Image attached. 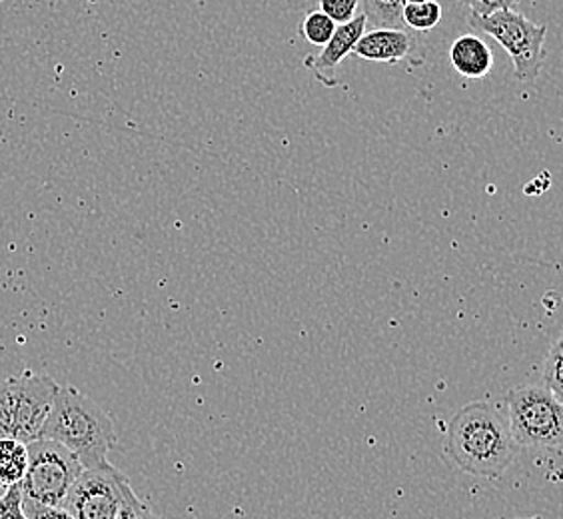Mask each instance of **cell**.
<instances>
[{
	"instance_id": "6da1fadb",
	"label": "cell",
	"mask_w": 563,
	"mask_h": 519,
	"mask_svg": "<svg viewBox=\"0 0 563 519\" xmlns=\"http://www.w3.org/2000/svg\"><path fill=\"white\" fill-rule=\"evenodd\" d=\"M520 450L509 423L489 401H472L455 411L445 430V457L467 476L499 479Z\"/></svg>"
},
{
	"instance_id": "7a4b0ae2",
	"label": "cell",
	"mask_w": 563,
	"mask_h": 519,
	"mask_svg": "<svg viewBox=\"0 0 563 519\" xmlns=\"http://www.w3.org/2000/svg\"><path fill=\"white\" fill-rule=\"evenodd\" d=\"M41 438L66 445L87 470L110 464V450L119 440L109 413L73 386L58 388Z\"/></svg>"
},
{
	"instance_id": "3957f363",
	"label": "cell",
	"mask_w": 563,
	"mask_h": 519,
	"mask_svg": "<svg viewBox=\"0 0 563 519\" xmlns=\"http://www.w3.org/2000/svg\"><path fill=\"white\" fill-rule=\"evenodd\" d=\"M472 31L492 36L514 63V76L520 82H536L545 60V24H536L518 11H498L488 16H467Z\"/></svg>"
},
{
	"instance_id": "277c9868",
	"label": "cell",
	"mask_w": 563,
	"mask_h": 519,
	"mask_svg": "<svg viewBox=\"0 0 563 519\" xmlns=\"http://www.w3.org/2000/svg\"><path fill=\"white\" fill-rule=\"evenodd\" d=\"M509 430L520 448H562L563 401L545 386L509 389Z\"/></svg>"
},
{
	"instance_id": "5b68a950",
	"label": "cell",
	"mask_w": 563,
	"mask_h": 519,
	"mask_svg": "<svg viewBox=\"0 0 563 519\" xmlns=\"http://www.w3.org/2000/svg\"><path fill=\"white\" fill-rule=\"evenodd\" d=\"M82 472L85 465L66 445L38 438L29 444V467L22 479V494L43 506L63 508L70 487Z\"/></svg>"
},
{
	"instance_id": "8992f818",
	"label": "cell",
	"mask_w": 563,
	"mask_h": 519,
	"mask_svg": "<svg viewBox=\"0 0 563 519\" xmlns=\"http://www.w3.org/2000/svg\"><path fill=\"white\" fill-rule=\"evenodd\" d=\"M132 486L114 465L92 467L78 476L63 509L75 519H117Z\"/></svg>"
},
{
	"instance_id": "52a82bcc",
	"label": "cell",
	"mask_w": 563,
	"mask_h": 519,
	"mask_svg": "<svg viewBox=\"0 0 563 519\" xmlns=\"http://www.w3.org/2000/svg\"><path fill=\"white\" fill-rule=\"evenodd\" d=\"M352 55L384 65H400L408 63L422 66L426 63L422 38L420 33L410 29H372L362 34Z\"/></svg>"
},
{
	"instance_id": "ba28073f",
	"label": "cell",
	"mask_w": 563,
	"mask_h": 519,
	"mask_svg": "<svg viewBox=\"0 0 563 519\" xmlns=\"http://www.w3.org/2000/svg\"><path fill=\"white\" fill-rule=\"evenodd\" d=\"M58 384L51 376L34 374L33 369H24L21 374V404L14 426V438L24 444H31L41 438L44 423L55 406Z\"/></svg>"
},
{
	"instance_id": "9c48e42d",
	"label": "cell",
	"mask_w": 563,
	"mask_h": 519,
	"mask_svg": "<svg viewBox=\"0 0 563 519\" xmlns=\"http://www.w3.org/2000/svg\"><path fill=\"white\" fill-rule=\"evenodd\" d=\"M368 19L357 14L354 21L338 24L336 33L318 55L306 56L303 66L314 73L325 88L338 87L336 68L347 55L354 53L357 41L366 33Z\"/></svg>"
},
{
	"instance_id": "30bf717a",
	"label": "cell",
	"mask_w": 563,
	"mask_h": 519,
	"mask_svg": "<svg viewBox=\"0 0 563 519\" xmlns=\"http://www.w3.org/2000/svg\"><path fill=\"white\" fill-rule=\"evenodd\" d=\"M450 60L455 73L470 80H479L488 76L494 68L492 48L476 34H464L455 38L450 48Z\"/></svg>"
},
{
	"instance_id": "8fae6325",
	"label": "cell",
	"mask_w": 563,
	"mask_h": 519,
	"mask_svg": "<svg viewBox=\"0 0 563 519\" xmlns=\"http://www.w3.org/2000/svg\"><path fill=\"white\" fill-rule=\"evenodd\" d=\"M29 467V444L16 438H0V486L22 484Z\"/></svg>"
},
{
	"instance_id": "7c38bea8",
	"label": "cell",
	"mask_w": 563,
	"mask_h": 519,
	"mask_svg": "<svg viewBox=\"0 0 563 519\" xmlns=\"http://www.w3.org/2000/svg\"><path fill=\"white\" fill-rule=\"evenodd\" d=\"M364 16L372 29H408L404 22L406 0H362Z\"/></svg>"
},
{
	"instance_id": "4fadbf2b",
	"label": "cell",
	"mask_w": 563,
	"mask_h": 519,
	"mask_svg": "<svg viewBox=\"0 0 563 519\" xmlns=\"http://www.w3.org/2000/svg\"><path fill=\"white\" fill-rule=\"evenodd\" d=\"M21 404V376L0 382V438H14Z\"/></svg>"
},
{
	"instance_id": "5bb4252c",
	"label": "cell",
	"mask_w": 563,
	"mask_h": 519,
	"mask_svg": "<svg viewBox=\"0 0 563 519\" xmlns=\"http://www.w3.org/2000/svg\"><path fill=\"white\" fill-rule=\"evenodd\" d=\"M442 21V4L430 0V2H412L404 9V22L410 31L416 33H428L435 29Z\"/></svg>"
},
{
	"instance_id": "9a60e30c",
	"label": "cell",
	"mask_w": 563,
	"mask_h": 519,
	"mask_svg": "<svg viewBox=\"0 0 563 519\" xmlns=\"http://www.w3.org/2000/svg\"><path fill=\"white\" fill-rule=\"evenodd\" d=\"M336 22L318 9V11H310L303 16L302 24H300V36L312 46L324 48L325 44L330 43V38L336 33Z\"/></svg>"
},
{
	"instance_id": "2e32d148",
	"label": "cell",
	"mask_w": 563,
	"mask_h": 519,
	"mask_svg": "<svg viewBox=\"0 0 563 519\" xmlns=\"http://www.w3.org/2000/svg\"><path fill=\"white\" fill-rule=\"evenodd\" d=\"M543 386L552 389L553 396L563 401V335L553 342L543 362Z\"/></svg>"
},
{
	"instance_id": "e0dca14e",
	"label": "cell",
	"mask_w": 563,
	"mask_h": 519,
	"mask_svg": "<svg viewBox=\"0 0 563 519\" xmlns=\"http://www.w3.org/2000/svg\"><path fill=\"white\" fill-rule=\"evenodd\" d=\"M360 2L362 0H318V9L336 24H346L356 19Z\"/></svg>"
},
{
	"instance_id": "ac0fdd59",
	"label": "cell",
	"mask_w": 563,
	"mask_h": 519,
	"mask_svg": "<svg viewBox=\"0 0 563 519\" xmlns=\"http://www.w3.org/2000/svg\"><path fill=\"white\" fill-rule=\"evenodd\" d=\"M22 484H14L0 496V519H29L22 508Z\"/></svg>"
},
{
	"instance_id": "d6986e66",
	"label": "cell",
	"mask_w": 563,
	"mask_h": 519,
	"mask_svg": "<svg viewBox=\"0 0 563 519\" xmlns=\"http://www.w3.org/2000/svg\"><path fill=\"white\" fill-rule=\"evenodd\" d=\"M472 14L488 16L498 11H516L521 0H462Z\"/></svg>"
},
{
	"instance_id": "ffe728a7",
	"label": "cell",
	"mask_w": 563,
	"mask_h": 519,
	"mask_svg": "<svg viewBox=\"0 0 563 519\" xmlns=\"http://www.w3.org/2000/svg\"><path fill=\"white\" fill-rule=\"evenodd\" d=\"M117 519H161L156 514H154V509L144 501V499L139 498L136 494H134V489L129 492V496H126V501H124V506L120 509L119 518Z\"/></svg>"
},
{
	"instance_id": "44dd1931",
	"label": "cell",
	"mask_w": 563,
	"mask_h": 519,
	"mask_svg": "<svg viewBox=\"0 0 563 519\" xmlns=\"http://www.w3.org/2000/svg\"><path fill=\"white\" fill-rule=\"evenodd\" d=\"M22 508L29 519H75L66 509L43 506V504L29 498H22Z\"/></svg>"
},
{
	"instance_id": "7402d4cb",
	"label": "cell",
	"mask_w": 563,
	"mask_h": 519,
	"mask_svg": "<svg viewBox=\"0 0 563 519\" xmlns=\"http://www.w3.org/2000/svg\"><path fill=\"white\" fill-rule=\"evenodd\" d=\"M286 4L294 11H308L318 4V0H286Z\"/></svg>"
},
{
	"instance_id": "603a6c76",
	"label": "cell",
	"mask_w": 563,
	"mask_h": 519,
	"mask_svg": "<svg viewBox=\"0 0 563 519\" xmlns=\"http://www.w3.org/2000/svg\"><path fill=\"white\" fill-rule=\"evenodd\" d=\"M412 2H430V0H406V4H412Z\"/></svg>"
},
{
	"instance_id": "cb8c5ba5",
	"label": "cell",
	"mask_w": 563,
	"mask_h": 519,
	"mask_svg": "<svg viewBox=\"0 0 563 519\" xmlns=\"http://www.w3.org/2000/svg\"><path fill=\"white\" fill-rule=\"evenodd\" d=\"M7 489H9V487L0 486V496H2Z\"/></svg>"
},
{
	"instance_id": "d4e9b609",
	"label": "cell",
	"mask_w": 563,
	"mask_h": 519,
	"mask_svg": "<svg viewBox=\"0 0 563 519\" xmlns=\"http://www.w3.org/2000/svg\"><path fill=\"white\" fill-rule=\"evenodd\" d=\"M528 519H543V516H533V518H528Z\"/></svg>"
}]
</instances>
